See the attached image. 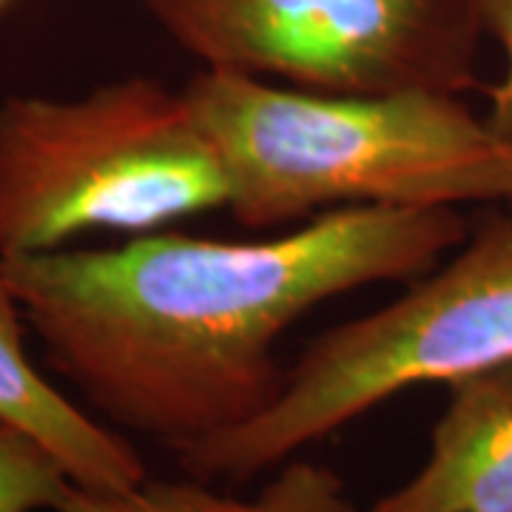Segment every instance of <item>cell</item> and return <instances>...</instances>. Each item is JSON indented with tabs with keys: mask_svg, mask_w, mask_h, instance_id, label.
Masks as SVG:
<instances>
[{
	"mask_svg": "<svg viewBox=\"0 0 512 512\" xmlns=\"http://www.w3.org/2000/svg\"><path fill=\"white\" fill-rule=\"evenodd\" d=\"M214 208H228V183L185 92L134 74L0 103V256L143 237Z\"/></svg>",
	"mask_w": 512,
	"mask_h": 512,
	"instance_id": "277c9868",
	"label": "cell"
},
{
	"mask_svg": "<svg viewBox=\"0 0 512 512\" xmlns=\"http://www.w3.org/2000/svg\"><path fill=\"white\" fill-rule=\"evenodd\" d=\"M6 3H9V0H0V9H3V6H6Z\"/></svg>",
	"mask_w": 512,
	"mask_h": 512,
	"instance_id": "8fae6325",
	"label": "cell"
},
{
	"mask_svg": "<svg viewBox=\"0 0 512 512\" xmlns=\"http://www.w3.org/2000/svg\"><path fill=\"white\" fill-rule=\"evenodd\" d=\"M72 484L46 444L0 419V512H57Z\"/></svg>",
	"mask_w": 512,
	"mask_h": 512,
	"instance_id": "9c48e42d",
	"label": "cell"
},
{
	"mask_svg": "<svg viewBox=\"0 0 512 512\" xmlns=\"http://www.w3.org/2000/svg\"><path fill=\"white\" fill-rule=\"evenodd\" d=\"M447 387L421 470L370 512H512V362Z\"/></svg>",
	"mask_w": 512,
	"mask_h": 512,
	"instance_id": "8992f818",
	"label": "cell"
},
{
	"mask_svg": "<svg viewBox=\"0 0 512 512\" xmlns=\"http://www.w3.org/2000/svg\"><path fill=\"white\" fill-rule=\"evenodd\" d=\"M464 239L458 208L359 205L251 242L154 231L0 262L49 367L97 419L177 453L274 404L288 376L276 342L296 319L413 282Z\"/></svg>",
	"mask_w": 512,
	"mask_h": 512,
	"instance_id": "6da1fadb",
	"label": "cell"
},
{
	"mask_svg": "<svg viewBox=\"0 0 512 512\" xmlns=\"http://www.w3.org/2000/svg\"><path fill=\"white\" fill-rule=\"evenodd\" d=\"M26 319L0 262V419L46 444L77 487L126 490L146 481L131 441L49 382L26 350Z\"/></svg>",
	"mask_w": 512,
	"mask_h": 512,
	"instance_id": "52a82bcc",
	"label": "cell"
},
{
	"mask_svg": "<svg viewBox=\"0 0 512 512\" xmlns=\"http://www.w3.org/2000/svg\"><path fill=\"white\" fill-rule=\"evenodd\" d=\"M476 9L484 35H493L507 57V69L490 89V111L484 120L512 151V0H476Z\"/></svg>",
	"mask_w": 512,
	"mask_h": 512,
	"instance_id": "30bf717a",
	"label": "cell"
},
{
	"mask_svg": "<svg viewBox=\"0 0 512 512\" xmlns=\"http://www.w3.org/2000/svg\"><path fill=\"white\" fill-rule=\"evenodd\" d=\"M183 92L245 228L359 205L512 208V151L461 94L305 92L214 69Z\"/></svg>",
	"mask_w": 512,
	"mask_h": 512,
	"instance_id": "7a4b0ae2",
	"label": "cell"
},
{
	"mask_svg": "<svg viewBox=\"0 0 512 512\" xmlns=\"http://www.w3.org/2000/svg\"><path fill=\"white\" fill-rule=\"evenodd\" d=\"M510 362L512 208L504 205L399 299L316 336L262 416L174 456L185 476L248 481L407 387L453 384Z\"/></svg>",
	"mask_w": 512,
	"mask_h": 512,
	"instance_id": "3957f363",
	"label": "cell"
},
{
	"mask_svg": "<svg viewBox=\"0 0 512 512\" xmlns=\"http://www.w3.org/2000/svg\"><path fill=\"white\" fill-rule=\"evenodd\" d=\"M57 512H350L342 487L322 470L293 467L259 501L231 498L208 481H140L126 490H86L72 484Z\"/></svg>",
	"mask_w": 512,
	"mask_h": 512,
	"instance_id": "ba28073f",
	"label": "cell"
},
{
	"mask_svg": "<svg viewBox=\"0 0 512 512\" xmlns=\"http://www.w3.org/2000/svg\"><path fill=\"white\" fill-rule=\"evenodd\" d=\"M205 69L325 94L476 86V0H146Z\"/></svg>",
	"mask_w": 512,
	"mask_h": 512,
	"instance_id": "5b68a950",
	"label": "cell"
}]
</instances>
